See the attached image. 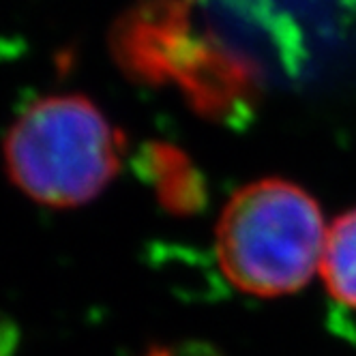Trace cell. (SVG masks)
I'll return each mask as SVG.
<instances>
[{"label":"cell","mask_w":356,"mask_h":356,"mask_svg":"<svg viewBox=\"0 0 356 356\" xmlns=\"http://www.w3.org/2000/svg\"><path fill=\"white\" fill-rule=\"evenodd\" d=\"M124 136L84 95L41 97L5 138L11 183L47 209H75L101 195L120 172Z\"/></svg>","instance_id":"6da1fadb"},{"label":"cell","mask_w":356,"mask_h":356,"mask_svg":"<svg viewBox=\"0 0 356 356\" xmlns=\"http://www.w3.org/2000/svg\"><path fill=\"white\" fill-rule=\"evenodd\" d=\"M150 356H168L165 352H155V354H150Z\"/></svg>","instance_id":"277c9868"},{"label":"cell","mask_w":356,"mask_h":356,"mask_svg":"<svg viewBox=\"0 0 356 356\" xmlns=\"http://www.w3.org/2000/svg\"><path fill=\"white\" fill-rule=\"evenodd\" d=\"M326 232L309 191L286 178H260L225 202L215 230L217 260L243 294L288 296L312 282Z\"/></svg>","instance_id":"7a4b0ae2"},{"label":"cell","mask_w":356,"mask_h":356,"mask_svg":"<svg viewBox=\"0 0 356 356\" xmlns=\"http://www.w3.org/2000/svg\"><path fill=\"white\" fill-rule=\"evenodd\" d=\"M320 273L328 294L356 309V209L339 215L328 227Z\"/></svg>","instance_id":"3957f363"}]
</instances>
